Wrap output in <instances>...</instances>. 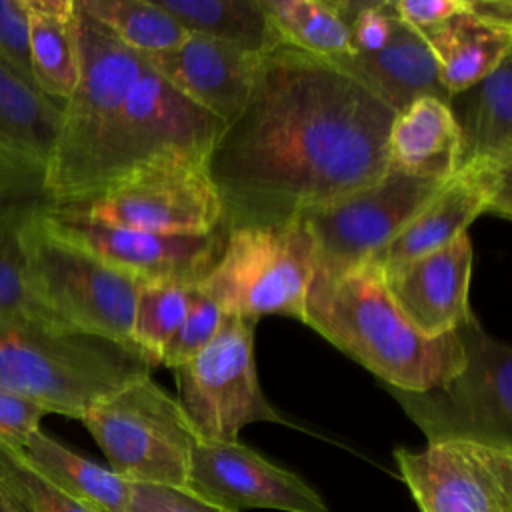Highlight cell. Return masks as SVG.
I'll use <instances>...</instances> for the list:
<instances>
[{"mask_svg":"<svg viewBox=\"0 0 512 512\" xmlns=\"http://www.w3.org/2000/svg\"><path fill=\"white\" fill-rule=\"evenodd\" d=\"M394 114L328 60L290 46L264 54L206 160L222 228L282 224L378 182Z\"/></svg>","mask_w":512,"mask_h":512,"instance_id":"obj_1","label":"cell"},{"mask_svg":"<svg viewBox=\"0 0 512 512\" xmlns=\"http://www.w3.org/2000/svg\"><path fill=\"white\" fill-rule=\"evenodd\" d=\"M302 322L378 376L382 386L398 390L440 386L466 362L456 330L422 336L396 308L374 266L312 282Z\"/></svg>","mask_w":512,"mask_h":512,"instance_id":"obj_2","label":"cell"},{"mask_svg":"<svg viewBox=\"0 0 512 512\" xmlns=\"http://www.w3.org/2000/svg\"><path fill=\"white\" fill-rule=\"evenodd\" d=\"M136 348L64 326L0 318V386L46 414L80 420L96 402L150 376Z\"/></svg>","mask_w":512,"mask_h":512,"instance_id":"obj_3","label":"cell"},{"mask_svg":"<svg viewBox=\"0 0 512 512\" xmlns=\"http://www.w3.org/2000/svg\"><path fill=\"white\" fill-rule=\"evenodd\" d=\"M76 2V0H74ZM78 80L62 106L50 156L46 204H78L96 194L98 172L120 110L146 60L76 4Z\"/></svg>","mask_w":512,"mask_h":512,"instance_id":"obj_4","label":"cell"},{"mask_svg":"<svg viewBox=\"0 0 512 512\" xmlns=\"http://www.w3.org/2000/svg\"><path fill=\"white\" fill-rule=\"evenodd\" d=\"M22 248L32 294L62 326L134 346L138 280L54 232L42 218V202L22 228Z\"/></svg>","mask_w":512,"mask_h":512,"instance_id":"obj_5","label":"cell"},{"mask_svg":"<svg viewBox=\"0 0 512 512\" xmlns=\"http://www.w3.org/2000/svg\"><path fill=\"white\" fill-rule=\"evenodd\" d=\"M456 334L464 366L440 386L408 392L384 386L428 444L464 440L512 450V348L470 314Z\"/></svg>","mask_w":512,"mask_h":512,"instance_id":"obj_6","label":"cell"},{"mask_svg":"<svg viewBox=\"0 0 512 512\" xmlns=\"http://www.w3.org/2000/svg\"><path fill=\"white\" fill-rule=\"evenodd\" d=\"M314 278V242L302 216L226 232L212 270L196 286L230 316L284 314L304 320Z\"/></svg>","mask_w":512,"mask_h":512,"instance_id":"obj_7","label":"cell"},{"mask_svg":"<svg viewBox=\"0 0 512 512\" xmlns=\"http://www.w3.org/2000/svg\"><path fill=\"white\" fill-rule=\"evenodd\" d=\"M80 422L118 476L132 484L188 488L192 450L200 438L178 400L152 376L96 402Z\"/></svg>","mask_w":512,"mask_h":512,"instance_id":"obj_8","label":"cell"},{"mask_svg":"<svg viewBox=\"0 0 512 512\" xmlns=\"http://www.w3.org/2000/svg\"><path fill=\"white\" fill-rule=\"evenodd\" d=\"M224 128L222 120L182 96L146 62L112 128L94 196L144 166H206Z\"/></svg>","mask_w":512,"mask_h":512,"instance_id":"obj_9","label":"cell"},{"mask_svg":"<svg viewBox=\"0 0 512 512\" xmlns=\"http://www.w3.org/2000/svg\"><path fill=\"white\" fill-rule=\"evenodd\" d=\"M254 326L256 320L226 314L212 342L172 368L176 400L200 440L238 442L240 430L252 422H286L262 392Z\"/></svg>","mask_w":512,"mask_h":512,"instance_id":"obj_10","label":"cell"},{"mask_svg":"<svg viewBox=\"0 0 512 512\" xmlns=\"http://www.w3.org/2000/svg\"><path fill=\"white\" fill-rule=\"evenodd\" d=\"M444 182L388 166L378 182L302 214L314 242L312 282H332L368 266Z\"/></svg>","mask_w":512,"mask_h":512,"instance_id":"obj_11","label":"cell"},{"mask_svg":"<svg viewBox=\"0 0 512 512\" xmlns=\"http://www.w3.org/2000/svg\"><path fill=\"white\" fill-rule=\"evenodd\" d=\"M92 220L154 234H206L222 226L220 196L194 164H152L130 172L98 196L62 204Z\"/></svg>","mask_w":512,"mask_h":512,"instance_id":"obj_12","label":"cell"},{"mask_svg":"<svg viewBox=\"0 0 512 512\" xmlns=\"http://www.w3.org/2000/svg\"><path fill=\"white\" fill-rule=\"evenodd\" d=\"M42 218L54 232L140 284L200 282L218 262L226 240L222 226L206 234H154L104 224L44 200Z\"/></svg>","mask_w":512,"mask_h":512,"instance_id":"obj_13","label":"cell"},{"mask_svg":"<svg viewBox=\"0 0 512 512\" xmlns=\"http://www.w3.org/2000/svg\"><path fill=\"white\" fill-rule=\"evenodd\" d=\"M394 458L420 512H512V450L448 440Z\"/></svg>","mask_w":512,"mask_h":512,"instance_id":"obj_14","label":"cell"},{"mask_svg":"<svg viewBox=\"0 0 512 512\" xmlns=\"http://www.w3.org/2000/svg\"><path fill=\"white\" fill-rule=\"evenodd\" d=\"M188 492L224 508H268L282 512H328L324 500L302 478L238 442L198 440L192 450Z\"/></svg>","mask_w":512,"mask_h":512,"instance_id":"obj_15","label":"cell"},{"mask_svg":"<svg viewBox=\"0 0 512 512\" xmlns=\"http://www.w3.org/2000/svg\"><path fill=\"white\" fill-rule=\"evenodd\" d=\"M512 216V166H464L368 264L382 274L438 250L480 216Z\"/></svg>","mask_w":512,"mask_h":512,"instance_id":"obj_16","label":"cell"},{"mask_svg":"<svg viewBox=\"0 0 512 512\" xmlns=\"http://www.w3.org/2000/svg\"><path fill=\"white\" fill-rule=\"evenodd\" d=\"M62 104L0 62V200H42Z\"/></svg>","mask_w":512,"mask_h":512,"instance_id":"obj_17","label":"cell"},{"mask_svg":"<svg viewBox=\"0 0 512 512\" xmlns=\"http://www.w3.org/2000/svg\"><path fill=\"white\" fill-rule=\"evenodd\" d=\"M182 96L232 124L246 108L264 54L216 38L190 34L166 52L142 54Z\"/></svg>","mask_w":512,"mask_h":512,"instance_id":"obj_18","label":"cell"},{"mask_svg":"<svg viewBox=\"0 0 512 512\" xmlns=\"http://www.w3.org/2000/svg\"><path fill=\"white\" fill-rule=\"evenodd\" d=\"M472 242L468 232L386 274L384 286L402 316L428 338L454 332L470 314Z\"/></svg>","mask_w":512,"mask_h":512,"instance_id":"obj_19","label":"cell"},{"mask_svg":"<svg viewBox=\"0 0 512 512\" xmlns=\"http://www.w3.org/2000/svg\"><path fill=\"white\" fill-rule=\"evenodd\" d=\"M328 62L366 86L394 112H400L422 96H434L446 102L450 98L440 84L438 66L426 40L396 14L392 38L382 50L348 54L330 58Z\"/></svg>","mask_w":512,"mask_h":512,"instance_id":"obj_20","label":"cell"},{"mask_svg":"<svg viewBox=\"0 0 512 512\" xmlns=\"http://www.w3.org/2000/svg\"><path fill=\"white\" fill-rule=\"evenodd\" d=\"M448 108L458 126L456 170L512 166V56L474 86L452 94Z\"/></svg>","mask_w":512,"mask_h":512,"instance_id":"obj_21","label":"cell"},{"mask_svg":"<svg viewBox=\"0 0 512 512\" xmlns=\"http://www.w3.org/2000/svg\"><path fill=\"white\" fill-rule=\"evenodd\" d=\"M420 34L434 54L448 96L474 86L512 56V26L474 14L468 0L460 14Z\"/></svg>","mask_w":512,"mask_h":512,"instance_id":"obj_22","label":"cell"},{"mask_svg":"<svg viewBox=\"0 0 512 512\" xmlns=\"http://www.w3.org/2000/svg\"><path fill=\"white\" fill-rule=\"evenodd\" d=\"M458 126L446 100L416 98L394 114L388 166L420 178L448 180L456 170Z\"/></svg>","mask_w":512,"mask_h":512,"instance_id":"obj_23","label":"cell"},{"mask_svg":"<svg viewBox=\"0 0 512 512\" xmlns=\"http://www.w3.org/2000/svg\"><path fill=\"white\" fill-rule=\"evenodd\" d=\"M30 464L70 498L96 512H128L132 482L104 468L38 428L20 450Z\"/></svg>","mask_w":512,"mask_h":512,"instance_id":"obj_24","label":"cell"},{"mask_svg":"<svg viewBox=\"0 0 512 512\" xmlns=\"http://www.w3.org/2000/svg\"><path fill=\"white\" fill-rule=\"evenodd\" d=\"M30 22V66L42 94L62 104L78 80L74 0H26Z\"/></svg>","mask_w":512,"mask_h":512,"instance_id":"obj_25","label":"cell"},{"mask_svg":"<svg viewBox=\"0 0 512 512\" xmlns=\"http://www.w3.org/2000/svg\"><path fill=\"white\" fill-rule=\"evenodd\" d=\"M356 4V0H260L280 46L322 60L352 54L350 20Z\"/></svg>","mask_w":512,"mask_h":512,"instance_id":"obj_26","label":"cell"},{"mask_svg":"<svg viewBox=\"0 0 512 512\" xmlns=\"http://www.w3.org/2000/svg\"><path fill=\"white\" fill-rule=\"evenodd\" d=\"M188 34L268 54L280 46L260 0H154Z\"/></svg>","mask_w":512,"mask_h":512,"instance_id":"obj_27","label":"cell"},{"mask_svg":"<svg viewBox=\"0 0 512 512\" xmlns=\"http://www.w3.org/2000/svg\"><path fill=\"white\" fill-rule=\"evenodd\" d=\"M40 202L0 200V318L62 326L36 300L24 274L22 228Z\"/></svg>","mask_w":512,"mask_h":512,"instance_id":"obj_28","label":"cell"},{"mask_svg":"<svg viewBox=\"0 0 512 512\" xmlns=\"http://www.w3.org/2000/svg\"><path fill=\"white\" fill-rule=\"evenodd\" d=\"M76 4L140 54L174 50L190 36L154 0H76Z\"/></svg>","mask_w":512,"mask_h":512,"instance_id":"obj_29","label":"cell"},{"mask_svg":"<svg viewBox=\"0 0 512 512\" xmlns=\"http://www.w3.org/2000/svg\"><path fill=\"white\" fill-rule=\"evenodd\" d=\"M188 286L178 282H142L136 292L132 342L154 364L180 328L188 308Z\"/></svg>","mask_w":512,"mask_h":512,"instance_id":"obj_30","label":"cell"},{"mask_svg":"<svg viewBox=\"0 0 512 512\" xmlns=\"http://www.w3.org/2000/svg\"><path fill=\"white\" fill-rule=\"evenodd\" d=\"M0 484L20 512H96L56 488L20 450L4 444H0Z\"/></svg>","mask_w":512,"mask_h":512,"instance_id":"obj_31","label":"cell"},{"mask_svg":"<svg viewBox=\"0 0 512 512\" xmlns=\"http://www.w3.org/2000/svg\"><path fill=\"white\" fill-rule=\"evenodd\" d=\"M224 316L226 314L196 284H190L184 320L166 346L160 366L172 370L196 356L204 346L212 342L224 322Z\"/></svg>","mask_w":512,"mask_h":512,"instance_id":"obj_32","label":"cell"},{"mask_svg":"<svg viewBox=\"0 0 512 512\" xmlns=\"http://www.w3.org/2000/svg\"><path fill=\"white\" fill-rule=\"evenodd\" d=\"M0 62L34 84L26 0H0Z\"/></svg>","mask_w":512,"mask_h":512,"instance_id":"obj_33","label":"cell"},{"mask_svg":"<svg viewBox=\"0 0 512 512\" xmlns=\"http://www.w3.org/2000/svg\"><path fill=\"white\" fill-rule=\"evenodd\" d=\"M394 28V10L390 0L358 2L350 20V48L352 54H372L382 50Z\"/></svg>","mask_w":512,"mask_h":512,"instance_id":"obj_34","label":"cell"},{"mask_svg":"<svg viewBox=\"0 0 512 512\" xmlns=\"http://www.w3.org/2000/svg\"><path fill=\"white\" fill-rule=\"evenodd\" d=\"M46 412L34 402L0 386V444L22 450L32 432L40 428Z\"/></svg>","mask_w":512,"mask_h":512,"instance_id":"obj_35","label":"cell"},{"mask_svg":"<svg viewBox=\"0 0 512 512\" xmlns=\"http://www.w3.org/2000/svg\"><path fill=\"white\" fill-rule=\"evenodd\" d=\"M128 512H228L218 508L188 490L152 486V484H134L130 510Z\"/></svg>","mask_w":512,"mask_h":512,"instance_id":"obj_36","label":"cell"},{"mask_svg":"<svg viewBox=\"0 0 512 512\" xmlns=\"http://www.w3.org/2000/svg\"><path fill=\"white\" fill-rule=\"evenodd\" d=\"M394 14L416 32H426L466 8V0H390Z\"/></svg>","mask_w":512,"mask_h":512,"instance_id":"obj_37","label":"cell"},{"mask_svg":"<svg viewBox=\"0 0 512 512\" xmlns=\"http://www.w3.org/2000/svg\"><path fill=\"white\" fill-rule=\"evenodd\" d=\"M0 512H20L12 496L6 492V488L0 484Z\"/></svg>","mask_w":512,"mask_h":512,"instance_id":"obj_38","label":"cell"}]
</instances>
